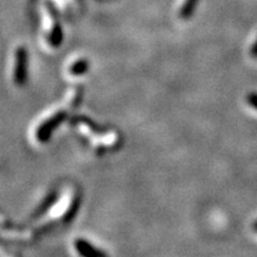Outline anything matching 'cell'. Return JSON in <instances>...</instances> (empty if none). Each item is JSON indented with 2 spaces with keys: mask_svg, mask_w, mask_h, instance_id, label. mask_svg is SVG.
<instances>
[{
  "mask_svg": "<svg viewBox=\"0 0 257 257\" xmlns=\"http://www.w3.org/2000/svg\"><path fill=\"white\" fill-rule=\"evenodd\" d=\"M27 51L24 48H21L17 51V62H16V72H15V79L17 83H23L25 80V75H27Z\"/></svg>",
  "mask_w": 257,
  "mask_h": 257,
  "instance_id": "1",
  "label": "cell"
},
{
  "mask_svg": "<svg viewBox=\"0 0 257 257\" xmlns=\"http://www.w3.org/2000/svg\"><path fill=\"white\" fill-rule=\"evenodd\" d=\"M76 249L79 250V252L81 253V255H86V256L102 255V252L95 250L93 246L89 245L87 242H83V240H78V242H76Z\"/></svg>",
  "mask_w": 257,
  "mask_h": 257,
  "instance_id": "2",
  "label": "cell"
},
{
  "mask_svg": "<svg viewBox=\"0 0 257 257\" xmlns=\"http://www.w3.org/2000/svg\"><path fill=\"white\" fill-rule=\"evenodd\" d=\"M197 2L198 0H187V2H186L184 8H182V17L187 18L188 16L192 15L193 10H194L195 5H197Z\"/></svg>",
  "mask_w": 257,
  "mask_h": 257,
  "instance_id": "3",
  "label": "cell"
},
{
  "mask_svg": "<svg viewBox=\"0 0 257 257\" xmlns=\"http://www.w3.org/2000/svg\"><path fill=\"white\" fill-rule=\"evenodd\" d=\"M246 101L249 102V105L251 106L252 108H255L257 110V93H250L246 96Z\"/></svg>",
  "mask_w": 257,
  "mask_h": 257,
  "instance_id": "4",
  "label": "cell"
},
{
  "mask_svg": "<svg viewBox=\"0 0 257 257\" xmlns=\"http://www.w3.org/2000/svg\"><path fill=\"white\" fill-rule=\"evenodd\" d=\"M87 69V63L86 62H80L78 64H75V67L73 68V72L79 74V73H82L85 72V70Z\"/></svg>",
  "mask_w": 257,
  "mask_h": 257,
  "instance_id": "5",
  "label": "cell"
},
{
  "mask_svg": "<svg viewBox=\"0 0 257 257\" xmlns=\"http://www.w3.org/2000/svg\"><path fill=\"white\" fill-rule=\"evenodd\" d=\"M250 54H251L252 57H255V59H257V38L255 41V43L252 44L251 47V51H250Z\"/></svg>",
  "mask_w": 257,
  "mask_h": 257,
  "instance_id": "6",
  "label": "cell"
},
{
  "mask_svg": "<svg viewBox=\"0 0 257 257\" xmlns=\"http://www.w3.org/2000/svg\"><path fill=\"white\" fill-rule=\"evenodd\" d=\"M252 229H253V231H255V232H257V221H255V223H253Z\"/></svg>",
  "mask_w": 257,
  "mask_h": 257,
  "instance_id": "7",
  "label": "cell"
}]
</instances>
